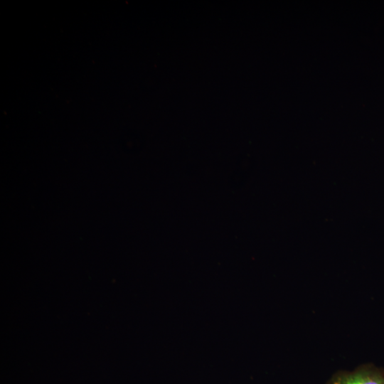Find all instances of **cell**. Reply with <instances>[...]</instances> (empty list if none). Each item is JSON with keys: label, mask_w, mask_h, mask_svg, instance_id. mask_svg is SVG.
I'll return each mask as SVG.
<instances>
[{"label": "cell", "mask_w": 384, "mask_h": 384, "mask_svg": "<svg viewBox=\"0 0 384 384\" xmlns=\"http://www.w3.org/2000/svg\"><path fill=\"white\" fill-rule=\"evenodd\" d=\"M326 384H384V368L368 363L352 370H339Z\"/></svg>", "instance_id": "6da1fadb"}]
</instances>
